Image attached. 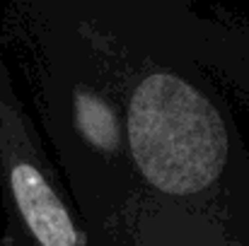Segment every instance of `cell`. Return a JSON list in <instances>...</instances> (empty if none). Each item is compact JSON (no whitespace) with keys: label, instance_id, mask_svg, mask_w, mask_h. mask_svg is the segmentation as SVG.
Listing matches in <instances>:
<instances>
[{"label":"cell","instance_id":"1","mask_svg":"<svg viewBox=\"0 0 249 246\" xmlns=\"http://www.w3.org/2000/svg\"><path fill=\"white\" fill-rule=\"evenodd\" d=\"M131 152L150 188L191 196L218 183L228 131L215 106L177 75H148L128 106Z\"/></svg>","mask_w":249,"mask_h":246},{"label":"cell","instance_id":"2","mask_svg":"<svg viewBox=\"0 0 249 246\" xmlns=\"http://www.w3.org/2000/svg\"><path fill=\"white\" fill-rule=\"evenodd\" d=\"M75 106H78V123H80L85 138L97 150H104V152L116 150L119 131H116V118L109 111V106L102 99H97L94 94H78Z\"/></svg>","mask_w":249,"mask_h":246}]
</instances>
